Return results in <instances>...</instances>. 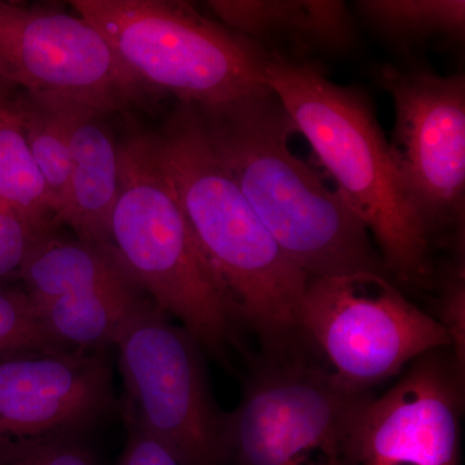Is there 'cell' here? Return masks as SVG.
I'll use <instances>...</instances> for the list:
<instances>
[{"label": "cell", "instance_id": "17", "mask_svg": "<svg viewBox=\"0 0 465 465\" xmlns=\"http://www.w3.org/2000/svg\"><path fill=\"white\" fill-rule=\"evenodd\" d=\"M12 94L0 104V213L56 232L54 202L27 146Z\"/></svg>", "mask_w": 465, "mask_h": 465}, {"label": "cell", "instance_id": "12", "mask_svg": "<svg viewBox=\"0 0 465 465\" xmlns=\"http://www.w3.org/2000/svg\"><path fill=\"white\" fill-rule=\"evenodd\" d=\"M446 349L418 358L367 409L360 465H460L463 371Z\"/></svg>", "mask_w": 465, "mask_h": 465}, {"label": "cell", "instance_id": "5", "mask_svg": "<svg viewBox=\"0 0 465 465\" xmlns=\"http://www.w3.org/2000/svg\"><path fill=\"white\" fill-rule=\"evenodd\" d=\"M125 69L152 92L189 105L265 94L268 52L177 0H75Z\"/></svg>", "mask_w": 465, "mask_h": 465}, {"label": "cell", "instance_id": "24", "mask_svg": "<svg viewBox=\"0 0 465 465\" xmlns=\"http://www.w3.org/2000/svg\"><path fill=\"white\" fill-rule=\"evenodd\" d=\"M127 442L118 465H182L162 443L137 425L124 421Z\"/></svg>", "mask_w": 465, "mask_h": 465}, {"label": "cell", "instance_id": "8", "mask_svg": "<svg viewBox=\"0 0 465 465\" xmlns=\"http://www.w3.org/2000/svg\"><path fill=\"white\" fill-rule=\"evenodd\" d=\"M124 396L118 412L182 465H228L225 412L213 399L200 344L148 300L115 345Z\"/></svg>", "mask_w": 465, "mask_h": 465}, {"label": "cell", "instance_id": "23", "mask_svg": "<svg viewBox=\"0 0 465 465\" xmlns=\"http://www.w3.org/2000/svg\"><path fill=\"white\" fill-rule=\"evenodd\" d=\"M48 232L0 213V286L18 280L21 266L36 241Z\"/></svg>", "mask_w": 465, "mask_h": 465}, {"label": "cell", "instance_id": "11", "mask_svg": "<svg viewBox=\"0 0 465 465\" xmlns=\"http://www.w3.org/2000/svg\"><path fill=\"white\" fill-rule=\"evenodd\" d=\"M118 411L103 351H35L0 358V445L84 434Z\"/></svg>", "mask_w": 465, "mask_h": 465}, {"label": "cell", "instance_id": "13", "mask_svg": "<svg viewBox=\"0 0 465 465\" xmlns=\"http://www.w3.org/2000/svg\"><path fill=\"white\" fill-rule=\"evenodd\" d=\"M215 20L268 54L296 63H320L358 47L356 20L339 0H213Z\"/></svg>", "mask_w": 465, "mask_h": 465}, {"label": "cell", "instance_id": "26", "mask_svg": "<svg viewBox=\"0 0 465 465\" xmlns=\"http://www.w3.org/2000/svg\"><path fill=\"white\" fill-rule=\"evenodd\" d=\"M12 92H14V90L8 88L7 85L0 84V104H2L3 101L7 99V97L9 96V94H12Z\"/></svg>", "mask_w": 465, "mask_h": 465}, {"label": "cell", "instance_id": "21", "mask_svg": "<svg viewBox=\"0 0 465 465\" xmlns=\"http://www.w3.org/2000/svg\"><path fill=\"white\" fill-rule=\"evenodd\" d=\"M439 305V316L436 318L448 331L452 357L460 371L464 372L465 282L464 262L460 256L442 275Z\"/></svg>", "mask_w": 465, "mask_h": 465}, {"label": "cell", "instance_id": "6", "mask_svg": "<svg viewBox=\"0 0 465 465\" xmlns=\"http://www.w3.org/2000/svg\"><path fill=\"white\" fill-rule=\"evenodd\" d=\"M371 391L348 390L324 367L278 358L225 412L226 461L234 465H360Z\"/></svg>", "mask_w": 465, "mask_h": 465}, {"label": "cell", "instance_id": "18", "mask_svg": "<svg viewBox=\"0 0 465 465\" xmlns=\"http://www.w3.org/2000/svg\"><path fill=\"white\" fill-rule=\"evenodd\" d=\"M354 8L375 35L399 51L464 39V0H361Z\"/></svg>", "mask_w": 465, "mask_h": 465}, {"label": "cell", "instance_id": "1", "mask_svg": "<svg viewBox=\"0 0 465 465\" xmlns=\"http://www.w3.org/2000/svg\"><path fill=\"white\" fill-rule=\"evenodd\" d=\"M197 109L220 163L309 280L358 272L390 277L360 217L291 152L295 127L273 92Z\"/></svg>", "mask_w": 465, "mask_h": 465}, {"label": "cell", "instance_id": "14", "mask_svg": "<svg viewBox=\"0 0 465 465\" xmlns=\"http://www.w3.org/2000/svg\"><path fill=\"white\" fill-rule=\"evenodd\" d=\"M106 116L79 113L70 124L69 188L61 225L78 240L112 243V217L119 194V152Z\"/></svg>", "mask_w": 465, "mask_h": 465}, {"label": "cell", "instance_id": "7", "mask_svg": "<svg viewBox=\"0 0 465 465\" xmlns=\"http://www.w3.org/2000/svg\"><path fill=\"white\" fill-rule=\"evenodd\" d=\"M300 331L335 381L356 391H370L430 351H451L436 317L410 302L388 275L370 272L311 278Z\"/></svg>", "mask_w": 465, "mask_h": 465}, {"label": "cell", "instance_id": "16", "mask_svg": "<svg viewBox=\"0 0 465 465\" xmlns=\"http://www.w3.org/2000/svg\"><path fill=\"white\" fill-rule=\"evenodd\" d=\"M148 300L136 281H128L34 308L61 348L104 353L105 348L114 347L124 327Z\"/></svg>", "mask_w": 465, "mask_h": 465}, {"label": "cell", "instance_id": "4", "mask_svg": "<svg viewBox=\"0 0 465 465\" xmlns=\"http://www.w3.org/2000/svg\"><path fill=\"white\" fill-rule=\"evenodd\" d=\"M118 152L113 246L149 299L177 318L200 347L223 356L235 342L237 321L183 215L155 133L125 134Z\"/></svg>", "mask_w": 465, "mask_h": 465}, {"label": "cell", "instance_id": "15", "mask_svg": "<svg viewBox=\"0 0 465 465\" xmlns=\"http://www.w3.org/2000/svg\"><path fill=\"white\" fill-rule=\"evenodd\" d=\"M18 281L34 307H38L136 280L113 243L69 240L52 232L29 251Z\"/></svg>", "mask_w": 465, "mask_h": 465}, {"label": "cell", "instance_id": "9", "mask_svg": "<svg viewBox=\"0 0 465 465\" xmlns=\"http://www.w3.org/2000/svg\"><path fill=\"white\" fill-rule=\"evenodd\" d=\"M0 84L33 100L109 115L152 91L79 15L0 0Z\"/></svg>", "mask_w": 465, "mask_h": 465}, {"label": "cell", "instance_id": "3", "mask_svg": "<svg viewBox=\"0 0 465 465\" xmlns=\"http://www.w3.org/2000/svg\"><path fill=\"white\" fill-rule=\"evenodd\" d=\"M264 79L336 192L365 224L390 277L411 289L432 286V244L367 92L335 84L321 63H296L273 54H268Z\"/></svg>", "mask_w": 465, "mask_h": 465}, {"label": "cell", "instance_id": "19", "mask_svg": "<svg viewBox=\"0 0 465 465\" xmlns=\"http://www.w3.org/2000/svg\"><path fill=\"white\" fill-rule=\"evenodd\" d=\"M12 100L34 162L50 192L60 226L72 168L70 124L75 114L90 112L39 103L21 91H14Z\"/></svg>", "mask_w": 465, "mask_h": 465}, {"label": "cell", "instance_id": "2", "mask_svg": "<svg viewBox=\"0 0 465 465\" xmlns=\"http://www.w3.org/2000/svg\"><path fill=\"white\" fill-rule=\"evenodd\" d=\"M162 162L232 317L283 356L300 331L309 278L284 255L217 159L197 106L179 103L155 133Z\"/></svg>", "mask_w": 465, "mask_h": 465}, {"label": "cell", "instance_id": "10", "mask_svg": "<svg viewBox=\"0 0 465 465\" xmlns=\"http://www.w3.org/2000/svg\"><path fill=\"white\" fill-rule=\"evenodd\" d=\"M375 76L393 101L391 155L430 244L464 253V74L387 64Z\"/></svg>", "mask_w": 465, "mask_h": 465}, {"label": "cell", "instance_id": "25", "mask_svg": "<svg viewBox=\"0 0 465 465\" xmlns=\"http://www.w3.org/2000/svg\"><path fill=\"white\" fill-rule=\"evenodd\" d=\"M0 465H29L18 440L0 445Z\"/></svg>", "mask_w": 465, "mask_h": 465}, {"label": "cell", "instance_id": "22", "mask_svg": "<svg viewBox=\"0 0 465 465\" xmlns=\"http://www.w3.org/2000/svg\"><path fill=\"white\" fill-rule=\"evenodd\" d=\"M18 443L29 465H100L82 434H57Z\"/></svg>", "mask_w": 465, "mask_h": 465}, {"label": "cell", "instance_id": "20", "mask_svg": "<svg viewBox=\"0 0 465 465\" xmlns=\"http://www.w3.org/2000/svg\"><path fill=\"white\" fill-rule=\"evenodd\" d=\"M21 286H0V358L60 351Z\"/></svg>", "mask_w": 465, "mask_h": 465}]
</instances>
